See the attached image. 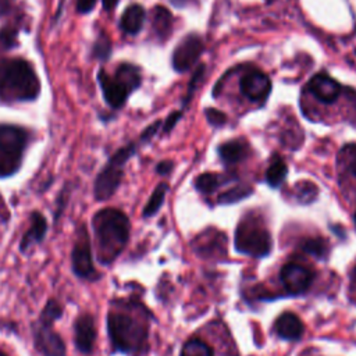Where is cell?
<instances>
[{
  "label": "cell",
  "instance_id": "cell-33",
  "mask_svg": "<svg viewBox=\"0 0 356 356\" xmlns=\"http://www.w3.org/2000/svg\"><path fill=\"white\" fill-rule=\"evenodd\" d=\"M96 0H76V11L78 13H89L93 10Z\"/></svg>",
  "mask_w": 356,
  "mask_h": 356
},
{
  "label": "cell",
  "instance_id": "cell-3",
  "mask_svg": "<svg viewBox=\"0 0 356 356\" xmlns=\"http://www.w3.org/2000/svg\"><path fill=\"white\" fill-rule=\"evenodd\" d=\"M107 328L113 348L125 353H136L143 349L147 331L135 317L124 312H110Z\"/></svg>",
  "mask_w": 356,
  "mask_h": 356
},
{
  "label": "cell",
  "instance_id": "cell-12",
  "mask_svg": "<svg viewBox=\"0 0 356 356\" xmlns=\"http://www.w3.org/2000/svg\"><path fill=\"white\" fill-rule=\"evenodd\" d=\"M307 88L323 103H334L341 93V85L324 72L313 75L307 83Z\"/></svg>",
  "mask_w": 356,
  "mask_h": 356
},
{
  "label": "cell",
  "instance_id": "cell-2",
  "mask_svg": "<svg viewBox=\"0 0 356 356\" xmlns=\"http://www.w3.org/2000/svg\"><path fill=\"white\" fill-rule=\"evenodd\" d=\"M40 92V82L29 63L21 58L0 63V97L10 102L33 100Z\"/></svg>",
  "mask_w": 356,
  "mask_h": 356
},
{
  "label": "cell",
  "instance_id": "cell-11",
  "mask_svg": "<svg viewBox=\"0 0 356 356\" xmlns=\"http://www.w3.org/2000/svg\"><path fill=\"white\" fill-rule=\"evenodd\" d=\"M241 90L249 100L263 102L270 95L271 81L264 72L254 70L242 76Z\"/></svg>",
  "mask_w": 356,
  "mask_h": 356
},
{
  "label": "cell",
  "instance_id": "cell-18",
  "mask_svg": "<svg viewBox=\"0 0 356 356\" xmlns=\"http://www.w3.org/2000/svg\"><path fill=\"white\" fill-rule=\"evenodd\" d=\"M246 153H248V147L239 139L225 142L218 147V154L221 160L227 164H234L241 161L246 156Z\"/></svg>",
  "mask_w": 356,
  "mask_h": 356
},
{
  "label": "cell",
  "instance_id": "cell-27",
  "mask_svg": "<svg viewBox=\"0 0 356 356\" xmlns=\"http://www.w3.org/2000/svg\"><path fill=\"white\" fill-rule=\"evenodd\" d=\"M252 192V188L245 186V185H238L227 192H222L218 197V203H234L238 202L243 197H246Z\"/></svg>",
  "mask_w": 356,
  "mask_h": 356
},
{
  "label": "cell",
  "instance_id": "cell-30",
  "mask_svg": "<svg viewBox=\"0 0 356 356\" xmlns=\"http://www.w3.org/2000/svg\"><path fill=\"white\" fill-rule=\"evenodd\" d=\"M17 42V32L10 28H4L0 31V50L10 49Z\"/></svg>",
  "mask_w": 356,
  "mask_h": 356
},
{
  "label": "cell",
  "instance_id": "cell-17",
  "mask_svg": "<svg viewBox=\"0 0 356 356\" xmlns=\"http://www.w3.org/2000/svg\"><path fill=\"white\" fill-rule=\"evenodd\" d=\"M145 22V10L139 4H132L125 8L121 17V28L124 32L135 35L138 33Z\"/></svg>",
  "mask_w": 356,
  "mask_h": 356
},
{
  "label": "cell",
  "instance_id": "cell-37",
  "mask_svg": "<svg viewBox=\"0 0 356 356\" xmlns=\"http://www.w3.org/2000/svg\"><path fill=\"white\" fill-rule=\"evenodd\" d=\"M11 6V0H0V17L7 14Z\"/></svg>",
  "mask_w": 356,
  "mask_h": 356
},
{
  "label": "cell",
  "instance_id": "cell-26",
  "mask_svg": "<svg viewBox=\"0 0 356 356\" xmlns=\"http://www.w3.org/2000/svg\"><path fill=\"white\" fill-rule=\"evenodd\" d=\"M339 160L346 170L356 177V143L345 145L339 153Z\"/></svg>",
  "mask_w": 356,
  "mask_h": 356
},
{
  "label": "cell",
  "instance_id": "cell-28",
  "mask_svg": "<svg viewBox=\"0 0 356 356\" xmlns=\"http://www.w3.org/2000/svg\"><path fill=\"white\" fill-rule=\"evenodd\" d=\"M318 189L317 186L310 182V181H306V182H299L296 185V197L299 199V202L302 203H310L314 200L316 195H317Z\"/></svg>",
  "mask_w": 356,
  "mask_h": 356
},
{
  "label": "cell",
  "instance_id": "cell-38",
  "mask_svg": "<svg viewBox=\"0 0 356 356\" xmlns=\"http://www.w3.org/2000/svg\"><path fill=\"white\" fill-rule=\"evenodd\" d=\"M102 3L106 10H113L115 7V4L118 3V0H102Z\"/></svg>",
  "mask_w": 356,
  "mask_h": 356
},
{
  "label": "cell",
  "instance_id": "cell-1",
  "mask_svg": "<svg viewBox=\"0 0 356 356\" xmlns=\"http://www.w3.org/2000/svg\"><path fill=\"white\" fill-rule=\"evenodd\" d=\"M97 260L110 264L124 250L129 236L128 217L117 209H103L92 220Z\"/></svg>",
  "mask_w": 356,
  "mask_h": 356
},
{
  "label": "cell",
  "instance_id": "cell-35",
  "mask_svg": "<svg viewBox=\"0 0 356 356\" xmlns=\"http://www.w3.org/2000/svg\"><path fill=\"white\" fill-rule=\"evenodd\" d=\"M160 124H161V121H156L153 125L147 127V128L143 131L142 136H140V138H142V140H147V139H150V138L157 132V129H159Z\"/></svg>",
  "mask_w": 356,
  "mask_h": 356
},
{
  "label": "cell",
  "instance_id": "cell-40",
  "mask_svg": "<svg viewBox=\"0 0 356 356\" xmlns=\"http://www.w3.org/2000/svg\"><path fill=\"white\" fill-rule=\"evenodd\" d=\"M172 1H174V3H177V4H178V1H184V0H172Z\"/></svg>",
  "mask_w": 356,
  "mask_h": 356
},
{
  "label": "cell",
  "instance_id": "cell-9",
  "mask_svg": "<svg viewBox=\"0 0 356 356\" xmlns=\"http://www.w3.org/2000/svg\"><path fill=\"white\" fill-rule=\"evenodd\" d=\"M33 343L43 356H65L64 342L49 323L39 320L33 325Z\"/></svg>",
  "mask_w": 356,
  "mask_h": 356
},
{
  "label": "cell",
  "instance_id": "cell-4",
  "mask_svg": "<svg viewBox=\"0 0 356 356\" xmlns=\"http://www.w3.org/2000/svg\"><path fill=\"white\" fill-rule=\"evenodd\" d=\"M28 142L25 129L15 125H0V177L18 171Z\"/></svg>",
  "mask_w": 356,
  "mask_h": 356
},
{
  "label": "cell",
  "instance_id": "cell-22",
  "mask_svg": "<svg viewBox=\"0 0 356 356\" xmlns=\"http://www.w3.org/2000/svg\"><path fill=\"white\" fill-rule=\"evenodd\" d=\"M227 181L224 175L213 174V172H204L199 175L195 181V186L202 193H210L214 189H217L220 185H222Z\"/></svg>",
  "mask_w": 356,
  "mask_h": 356
},
{
  "label": "cell",
  "instance_id": "cell-13",
  "mask_svg": "<svg viewBox=\"0 0 356 356\" xmlns=\"http://www.w3.org/2000/svg\"><path fill=\"white\" fill-rule=\"evenodd\" d=\"M74 334L76 349L82 353H90L96 338L93 317L88 313H83L79 317H76L74 324Z\"/></svg>",
  "mask_w": 356,
  "mask_h": 356
},
{
  "label": "cell",
  "instance_id": "cell-29",
  "mask_svg": "<svg viewBox=\"0 0 356 356\" xmlns=\"http://www.w3.org/2000/svg\"><path fill=\"white\" fill-rule=\"evenodd\" d=\"M61 313H63V309H61L60 303H58L57 300H54V299H50V300L46 303V306L43 307L39 320L43 321V323L53 324L54 320L60 318Z\"/></svg>",
  "mask_w": 356,
  "mask_h": 356
},
{
  "label": "cell",
  "instance_id": "cell-42",
  "mask_svg": "<svg viewBox=\"0 0 356 356\" xmlns=\"http://www.w3.org/2000/svg\"><path fill=\"white\" fill-rule=\"evenodd\" d=\"M0 356H6V353H4V352H1V350H0Z\"/></svg>",
  "mask_w": 356,
  "mask_h": 356
},
{
  "label": "cell",
  "instance_id": "cell-39",
  "mask_svg": "<svg viewBox=\"0 0 356 356\" xmlns=\"http://www.w3.org/2000/svg\"><path fill=\"white\" fill-rule=\"evenodd\" d=\"M353 284H356V267L353 270Z\"/></svg>",
  "mask_w": 356,
  "mask_h": 356
},
{
  "label": "cell",
  "instance_id": "cell-6",
  "mask_svg": "<svg viewBox=\"0 0 356 356\" xmlns=\"http://www.w3.org/2000/svg\"><path fill=\"white\" fill-rule=\"evenodd\" d=\"M235 248L238 252L249 256H266L271 249L270 232L261 225L243 221L235 232Z\"/></svg>",
  "mask_w": 356,
  "mask_h": 356
},
{
  "label": "cell",
  "instance_id": "cell-32",
  "mask_svg": "<svg viewBox=\"0 0 356 356\" xmlns=\"http://www.w3.org/2000/svg\"><path fill=\"white\" fill-rule=\"evenodd\" d=\"M204 114H206L207 121H209L211 125H214V127H221V125H224L225 121H227L225 114H224L222 111H220V110H216V108H207V110L204 111Z\"/></svg>",
  "mask_w": 356,
  "mask_h": 356
},
{
  "label": "cell",
  "instance_id": "cell-34",
  "mask_svg": "<svg viewBox=\"0 0 356 356\" xmlns=\"http://www.w3.org/2000/svg\"><path fill=\"white\" fill-rule=\"evenodd\" d=\"M179 117H181V113L179 111H177V113H172V114H170L168 115V118L165 120V122H164V132H168V131H171L172 128H174V125L177 124V121L179 120Z\"/></svg>",
  "mask_w": 356,
  "mask_h": 356
},
{
  "label": "cell",
  "instance_id": "cell-20",
  "mask_svg": "<svg viewBox=\"0 0 356 356\" xmlns=\"http://www.w3.org/2000/svg\"><path fill=\"white\" fill-rule=\"evenodd\" d=\"M114 78L118 79L127 88V90L129 93L140 85V72H139L138 67H135L132 64H121L118 67Z\"/></svg>",
  "mask_w": 356,
  "mask_h": 356
},
{
  "label": "cell",
  "instance_id": "cell-31",
  "mask_svg": "<svg viewBox=\"0 0 356 356\" xmlns=\"http://www.w3.org/2000/svg\"><path fill=\"white\" fill-rule=\"evenodd\" d=\"M111 46H110V40L106 36H100L95 44V56L99 58H107V56L110 54Z\"/></svg>",
  "mask_w": 356,
  "mask_h": 356
},
{
  "label": "cell",
  "instance_id": "cell-19",
  "mask_svg": "<svg viewBox=\"0 0 356 356\" xmlns=\"http://www.w3.org/2000/svg\"><path fill=\"white\" fill-rule=\"evenodd\" d=\"M152 25L156 33L161 38H165L172 26V15L171 13L161 6H157L153 8L152 13Z\"/></svg>",
  "mask_w": 356,
  "mask_h": 356
},
{
  "label": "cell",
  "instance_id": "cell-25",
  "mask_svg": "<svg viewBox=\"0 0 356 356\" xmlns=\"http://www.w3.org/2000/svg\"><path fill=\"white\" fill-rule=\"evenodd\" d=\"M300 248L303 252L310 253L316 257H323L327 252V245L321 238H306L302 241Z\"/></svg>",
  "mask_w": 356,
  "mask_h": 356
},
{
  "label": "cell",
  "instance_id": "cell-23",
  "mask_svg": "<svg viewBox=\"0 0 356 356\" xmlns=\"http://www.w3.org/2000/svg\"><path fill=\"white\" fill-rule=\"evenodd\" d=\"M181 356H214L213 349L203 341L192 338L185 342L181 350Z\"/></svg>",
  "mask_w": 356,
  "mask_h": 356
},
{
  "label": "cell",
  "instance_id": "cell-24",
  "mask_svg": "<svg viewBox=\"0 0 356 356\" xmlns=\"http://www.w3.org/2000/svg\"><path fill=\"white\" fill-rule=\"evenodd\" d=\"M165 192H167V184H164V182L159 184V186L153 191L150 199L147 200V203L143 209V216L145 217L153 216L161 207V204L164 202V197H165Z\"/></svg>",
  "mask_w": 356,
  "mask_h": 356
},
{
  "label": "cell",
  "instance_id": "cell-10",
  "mask_svg": "<svg viewBox=\"0 0 356 356\" xmlns=\"http://www.w3.org/2000/svg\"><path fill=\"white\" fill-rule=\"evenodd\" d=\"M280 278L282 285L289 293L299 295L310 286L313 281V273L305 266H300L296 263H288L281 268Z\"/></svg>",
  "mask_w": 356,
  "mask_h": 356
},
{
  "label": "cell",
  "instance_id": "cell-16",
  "mask_svg": "<svg viewBox=\"0 0 356 356\" xmlns=\"http://www.w3.org/2000/svg\"><path fill=\"white\" fill-rule=\"evenodd\" d=\"M46 229H47V225H46L44 217H43L39 211L32 213L29 229L24 234V236H22V239H21V243H19L21 252H25V250H26L28 248H31L32 245L39 243V242L44 238Z\"/></svg>",
  "mask_w": 356,
  "mask_h": 356
},
{
  "label": "cell",
  "instance_id": "cell-7",
  "mask_svg": "<svg viewBox=\"0 0 356 356\" xmlns=\"http://www.w3.org/2000/svg\"><path fill=\"white\" fill-rule=\"evenodd\" d=\"M71 261H72V270L78 277L85 280H92L97 275L93 266V260H92L89 235L85 225H82L78 231V236L71 253Z\"/></svg>",
  "mask_w": 356,
  "mask_h": 356
},
{
  "label": "cell",
  "instance_id": "cell-21",
  "mask_svg": "<svg viewBox=\"0 0 356 356\" xmlns=\"http://www.w3.org/2000/svg\"><path fill=\"white\" fill-rule=\"evenodd\" d=\"M286 172H288V167H286L285 161L280 156L275 154L266 171V179L270 186L275 188L285 179Z\"/></svg>",
  "mask_w": 356,
  "mask_h": 356
},
{
  "label": "cell",
  "instance_id": "cell-41",
  "mask_svg": "<svg viewBox=\"0 0 356 356\" xmlns=\"http://www.w3.org/2000/svg\"><path fill=\"white\" fill-rule=\"evenodd\" d=\"M353 220H355V225H356V213H355V216H353Z\"/></svg>",
  "mask_w": 356,
  "mask_h": 356
},
{
  "label": "cell",
  "instance_id": "cell-8",
  "mask_svg": "<svg viewBox=\"0 0 356 356\" xmlns=\"http://www.w3.org/2000/svg\"><path fill=\"white\" fill-rule=\"evenodd\" d=\"M203 51V40L196 33L185 36L172 53V67L178 72L188 71L199 60Z\"/></svg>",
  "mask_w": 356,
  "mask_h": 356
},
{
  "label": "cell",
  "instance_id": "cell-36",
  "mask_svg": "<svg viewBox=\"0 0 356 356\" xmlns=\"http://www.w3.org/2000/svg\"><path fill=\"white\" fill-rule=\"evenodd\" d=\"M171 168H172V163L168 161V160H165V161H161V163L157 165L156 170H157L159 174L165 175V174H168V172L171 171Z\"/></svg>",
  "mask_w": 356,
  "mask_h": 356
},
{
  "label": "cell",
  "instance_id": "cell-14",
  "mask_svg": "<svg viewBox=\"0 0 356 356\" xmlns=\"http://www.w3.org/2000/svg\"><path fill=\"white\" fill-rule=\"evenodd\" d=\"M97 76L106 102L114 108L121 107L129 95L127 88L118 79L107 75L104 71H100Z\"/></svg>",
  "mask_w": 356,
  "mask_h": 356
},
{
  "label": "cell",
  "instance_id": "cell-15",
  "mask_svg": "<svg viewBox=\"0 0 356 356\" xmlns=\"http://www.w3.org/2000/svg\"><path fill=\"white\" fill-rule=\"evenodd\" d=\"M274 330L278 334V337L288 341H293L302 337L305 327L296 314L291 312H285L280 314V317L275 320Z\"/></svg>",
  "mask_w": 356,
  "mask_h": 356
},
{
  "label": "cell",
  "instance_id": "cell-5",
  "mask_svg": "<svg viewBox=\"0 0 356 356\" xmlns=\"http://www.w3.org/2000/svg\"><path fill=\"white\" fill-rule=\"evenodd\" d=\"M134 152H135L134 145L121 147L118 152H115L111 156L108 163L97 174L95 179V186H93V193L97 200H107L114 195V192L117 191L122 179L124 164L134 154Z\"/></svg>",
  "mask_w": 356,
  "mask_h": 356
}]
</instances>
